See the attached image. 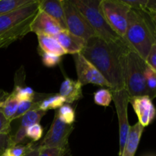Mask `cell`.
<instances>
[{
    "mask_svg": "<svg viewBox=\"0 0 156 156\" xmlns=\"http://www.w3.org/2000/svg\"><path fill=\"white\" fill-rule=\"evenodd\" d=\"M53 37L60 44L66 54L69 53L74 55L80 53L86 45V41L75 36L68 30H62Z\"/></svg>",
    "mask_w": 156,
    "mask_h": 156,
    "instance_id": "obj_13",
    "label": "cell"
},
{
    "mask_svg": "<svg viewBox=\"0 0 156 156\" xmlns=\"http://www.w3.org/2000/svg\"><path fill=\"white\" fill-rule=\"evenodd\" d=\"M149 24H150V28L152 32V34H153L154 39H155V41L156 43V24L152 21V20L151 19L150 16H149Z\"/></svg>",
    "mask_w": 156,
    "mask_h": 156,
    "instance_id": "obj_38",
    "label": "cell"
},
{
    "mask_svg": "<svg viewBox=\"0 0 156 156\" xmlns=\"http://www.w3.org/2000/svg\"><path fill=\"white\" fill-rule=\"evenodd\" d=\"M37 144L33 143H27V145H16L14 146H9L4 151L1 156H24L33 149L36 147Z\"/></svg>",
    "mask_w": 156,
    "mask_h": 156,
    "instance_id": "obj_24",
    "label": "cell"
},
{
    "mask_svg": "<svg viewBox=\"0 0 156 156\" xmlns=\"http://www.w3.org/2000/svg\"><path fill=\"white\" fill-rule=\"evenodd\" d=\"M2 101H1V100H0V106H1V104H2Z\"/></svg>",
    "mask_w": 156,
    "mask_h": 156,
    "instance_id": "obj_40",
    "label": "cell"
},
{
    "mask_svg": "<svg viewBox=\"0 0 156 156\" xmlns=\"http://www.w3.org/2000/svg\"><path fill=\"white\" fill-rule=\"evenodd\" d=\"M134 111L139 119V123L144 127L149 126L156 117V108L149 96H140L129 98Z\"/></svg>",
    "mask_w": 156,
    "mask_h": 156,
    "instance_id": "obj_11",
    "label": "cell"
},
{
    "mask_svg": "<svg viewBox=\"0 0 156 156\" xmlns=\"http://www.w3.org/2000/svg\"><path fill=\"white\" fill-rule=\"evenodd\" d=\"M146 156H154V155H146Z\"/></svg>",
    "mask_w": 156,
    "mask_h": 156,
    "instance_id": "obj_41",
    "label": "cell"
},
{
    "mask_svg": "<svg viewBox=\"0 0 156 156\" xmlns=\"http://www.w3.org/2000/svg\"><path fill=\"white\" fill-rule=\"evenodd\" d=\"M146 62L149 66L156 72V43L152 45L149 55L146 59Z\"/></svg>",
    "mask_w": 156,
    "mask_h": 156,
    "instance_id": "obj_34",
    "label": "cell"
},
{
    "mask_svg": "<svg viewBox=\"0 0 156 156\" xmlns=\"http://www.w3.org/2000/svg\"><path fill=\"white\" fill-rule=\"evenodd\" d=\"M39 48L41 52L51 53L58 56H62L66 54L60 44L57 42L53 37L47 35H37Z\"/></svg>",
    "mask_w": 156,
    "mask_h": 156,
    "instance_id": "obj_17",
    "label": "cell"
},
{
    "mask_svg": "<svg viewBox=\"0 0 156 156\" xmlns=\"http://www.w3.org/2000/svg\"><path fill=\"white\" fill-rule=\"evenodd\" d=\"M144 128L139 122L130 126L121 156H135Z\"/></svg>",
    "mask_w": 156,
    "mask_h": 156,
    "instance_id": "obj_16",
    "label": "cell"
},
{
    "mask_svg": "<svg viewBox=\"0 0 156 156\" xmlns=\"http://www.w3.org/2000/svg\"><path fill=\"white\" fill-rule=\"evenodd\" d=\"M94 30L96 36L108 44H127L108 24L100 10L101 0H71Z\"/></svg>",
    "mask_w": 156,
    "mask_h": 156,
    "instance_id": "obj_3",
    "label": "cell"
},
{
    "mask_svg": "<svg viewBox=\"0 0 156 156\" xmlns=\"http://www.w3.org/2000/svg\"><path fill=\"white\" fill-rule=\"evenodd\" d=\"M55 114L63 123L69 125H73L76 119V113L74 108L69 105H64L55 111Z\"/></svg>",
    "mask_w": 156,
    "mask_h": 156,
    "instance_id": "obj_25",
    "label": "cell"
},
{
    "mask_svg": "<svg viewBox=\"0 0 156 156\" xmlns=\"http://www.w3.org/2000/svg\"><path fill=\"white\" fill-rule=\"evenodd\" d=\"M124 41L131 50L146 60L152 45L155 43L149 24V15L146 10L130 9Z\"/></svg>",
    "mask_w": 156,
    "mask_h": 156,
    "instance_id": "obj_2",
    "label": "cell"
},
{
    "mask_svg": "<svg viewBox=\"0 0 156 156\" xmlns=\"http://www.w3.org/2000/svg\"><path fill=\"white\" fill-rule=\"evenodd\" d=\"M14 97L18 100V101H36V93L30 87H24L21 85H15L13 91L12 92Z\"/></svg>",
    "mask_w": 156,
    "mask_h": 156,
    "instance_id": "obj_23",
    "label": "cell"
},
{
    "mask_svg": "<svg viewBox=\"0 0 156 156\" xmlns=\"http://www.w3.org/2000/svg\"><path fill=\"white\" fill-rule=\"evenodd\" d=\"M34 0H0V16L30 4Z\"/></svg>",
    "mask_w": 156,
    "mask_h": 156,
    "instance_id": "obj_22",
    "label": "cell"
},
{
    "mask_svg": "<svg viewBox=\"0 0 156 156\" xmlns=\"http://www.w3.org/2000/svg\"><path fill=\"white\" fill-rule=\"evenodd\" d=\"M26 128L21 127L19 126L18 129L15 134L13 136L11 135L10 136V146H16V145L21 144V143L25 141L26 138H27V135H26Z\"/></svg>",
    "mask_w": 156,
    "mask_h": 156,
    "instance_id": "obj_31",
    "label": "cell"
},
{
    "mask_svg": "<svg viewBox=\"0 0 156 156\" xmlns=\"http://www.w3.org/2000/svg\"><path fill=\"white\" fill-rule=\"evenodd\" d=\"M148 13H149V16H150L151 19L152 20V21H153V22L156 24V13H152V12H148Z\"/></svg>",
    "mask_w": 156,
    "mask_h": 156,
    "instance_id": "obj_39",
    "label": "cell"
},
{
    "mask_svg": "<svg viewBox=\"0 0 156 156\" xmlns=\"http://www.w3.org/2000/svg\"><path fill=\"white\" fill-rule=\"evenodd\" d=\"M73 56L76 65L78 81L82 86L93 84L101 87H108L110 89L111 86L106 79L91 62L82 56V53H76Z\"/></svg>",
    "mask_w": 156,
    "mask_h": 156,
    "instance_id": "obj_10",
    "label": "cell"
},
{
    "mask_svg": "<svg viewBox=\"0 0 156 156\" xmlns=\"http://www.w3.org/2000/svg\"><path fill=\"white\" fill-rule=\"evenodd\" d=\"M18 105V100L11 93L7 97L5 98V100L2 101L1 106H0V111L4 114L6 118L12 121L14 116L16 114Z\"/></svg>",
    "mask_w": 156,
    "mask_h": 156,
    "instance_id": "obj_19",
    "label": "cell"
},
{
    "mask_svg": "<svg viewBox=\"0 0 156 156\" xmlns=\"http://www.w3.org/2000/svg\"><path fill=\"white\" fill-rule=\"evenodd\" d=\"M33 109H39V101H22L18 102L16 114L14 116L12 120L22 117L24 114Z\"/></svg>",
    "mask_w": 156,
    "mask_h": 156,
    "instance_id": "obj_27",
    "label": "cell"
},
{
    "mask_svg": "<svg viewBox=\"0 0 156 156\" xmlns=\"http://www.w3.org/2000/svg\"><path fill=\"white\" fill-rule=\"evenodd\" d=\"M39 10L55 20L62 30H67L62 0H42L39 1Z\"/></svg>",
    "mask_w": 156,
    "mask_h": 156,
    "instance_id": "obj_14",
    "label": "cell"
},
{
    "mask_svg": "<svg viewBox=\"0 0 156 156\" xmlns=\"http://www.w3.org/2000/svg\"><path fill=\"white\" fill-rule=\"evenodd\" d=\"M40 149H41V148H40L39 145L37 144L36 147H35L34 149H32L30 152H28L27 155H25L24 156H39Z\"/></svg>",
    "mask_w": 156,
    "mask_h": 156,
    "instance_id": "obj_37",
    "label": "cell"
},
{
    "mask_svg": "<svg viewBox=\"0 0 156 156\" xmlns=\"http://www.w3.org/2000/svg\"><path fill=\"white\" fill-rule=\"evenodd\" d=\"M41 59H42L43 64L45 66L50 67V68L58 65L61 61L60 56H58L54 54H51V53L41 52Z\"/></svg>",
    "mask_w": 156,
    "mask_h": 156,
    "instance_id": "obj_30",
    "label": "cell"
},
{
    "mask_svg": "<svg viewBox=\"0 0 156 156\" xmlns=\"http://www.w3.org/2000/svg\"><path fill=\"white\" fill-rule=\"evenodd\" d=\"M30 29V32L35 33L37 35L50 37H55L59 32L64 30L53 18L40 10L32 21Z\"/></svg>",
    "mask_w": 156,
    "mask_h": 156,
    "instance_id": "obj_12",
    "label": "cell"
},
{
    "mask_svg": "<svg viewBox=\"0 0 156 156\" xmlns=\"http://www.w3.org/2000/svg\"><path fill=\"white\" fill-rule=\"evenodd\" d=\"M11 135H5L0 133V156L2 155L4 151L10 146Z\"/></svg>",
    "mask_w": 156,
    "mask_h": 156,
    "instance_id": "obj_35",
    "label": "cell"
},
{
    "mask_svg": "<svg viewBox=\"0 0 156 156\" xmlns=\"http://www.w3.org/2000/svg\"><path fill=\"white\" fill-rule=\"evenodd\" d=\"M27 138L30 139L33 142H37L41 139L43 136V127L37 123L33 125L26 129Z\"/></svg>",
    "mask_w": 156,
    "mask_h": 156,
    "instance_id": "obj_29",
    "label": "cell"
},
{
    "mask_svg": "<svg viewBox=\"0 0 156 156\" xmlns=\"http://www.w3.org/2000/svg\"><path fill=\"white\" fill-rule=\"evenodd\" d=\"M73 130V125L63 123L55 114L50 129L47 134L39 143L41 148H66L68 147V140Z\"/></svg>",
    "mask_w": 156,
    "mask_h": 156,
    "instance_id": "obj_8",
    "label": "cell"
},
{
    "mask_svg": "<svg viewBox=\"0 0 156 156\" xmlns=\"http://www.w3.org/2000/svg\"><path fill=\"white\" fill-rule=\"evenodd\" d=\"M11 120L6 118L4 114L0 111V133L10 135Z\"/></svg>",
    "mask_w": 156,
    "mask_h": 156,
    "instance_id": "obj_33",
    "label": "cell"
},
{
    "mask_svg": "<svg viewBox=\"0 0 156 156\" xmlns=\"http://www.w3.org/2000/svg\"><path fill=\"white\" fill-rule=\"evenodd\" d=\"M59 94L66 103L72 104L82 98V86L78 80L66 78L61 84Z\"/></svg>",
    "mask_w": 156,
    "mask_h": 156,
    "instance_id": "obj_15",
    "label": "cell"
},
{
    "mask_svg": "<svg viewBox=\"0 0 156 156\" xmlns=\"http://www.w3.org/2000/svg\"><path fill=\"white\" fill-rule=\"evenodd\" d=\"M65 103V99L59 94H47L45 98L39 101V109L47 112L49 110L59 109Z\"/></svg>",
    "mask_w": 156,
    "mask_h": 156,
    "instance_id": "obj_18",
    "label": "cell"
},
{
    "mask_svg": "<svg viewBox=\"0 0 156 156\" xmlns=\"http://www.w3.org/2000/svg\"><path fill=\"white\" fill-rule=\"evenodd\" d=\"M129 49L127 44H108L94 36L87 41L81 53L104 76L113 92L125 88L123 58Z\"/></svg>",
    "mask_w": 156,
    "mask_h": 156,
    "instance_id": "obj_1",
    "label": "cell"
},
{
    "mask_svg": "<svg viewBox=\"0 0 156 156\" xmlns=\"http://www.w3.org/2000/svg\"><path fill=\"white\" fill-rule=\"evenodd\" d=\"M112 97L117 111L119 123V136H120V152L121 156L123 152L125 143L129 130V121L127 116V108L129 103V96L125 88L120 91H113Z\"/></svg>",
    "mask_w": 156,
    "mask_h": 156,
    "instance_id": "obj_9",
    "label": "cell"
},
{
    "mask_svg": "<svg viewBox=\"0 0 156 156\" xmlns=\"http://www.w3.org/2000/svg\"><path fill=\"white\" fill-rule=\"evenodd\" d=\"M112 100V93L110 89L101 88L94 93V101L99 106L108 107Z\"/></svg>",
    "mask_w": 156,
    "mask_h": 156,
    "instance_id": "obj_26",
    "label": "cell"
},
{
    "mask_svg": "<svg viewBox=\"0 0 156 156\" xmlns=\"http://www.w3.org/2000/svg\"><path fill=\"white\" fill-rule=\"evenodd\" d=\"M38 11L39 1L34 0L30 4L0 16V35L16 30L33 20Z\"/></svg>",
    "mask_w": 156,
    "mask_h": 156,
    "instance_id": "obj_7",
    "label": "cell"
},
{
    "mask_svg": "<svg viewBox=\"0 0 156 156\" xmlns=\"http://www.w3.org/2000/svg\"><path fill=\"white\" fill-rule=\"evenodd\" d=\"M39 156H70V153L69 147L41 148Z\"/></svg>",
    "mask_w": 156,
    "mask_h": 156,
    "instance_id": "obj_28",
    "label": "cell"
},
{
    "mask_svg": "<svg viewBox=\"0 0 156 156\" xmlns=\"http://www.w3.org/2000/svg\"><path fill=\"white\" fill-rule=\"evenodd\" d=\"M99 7L110 27L119 36L124 37L130 8L122 0H101Z\"/></svg>",
    "mask_w": 156,
    "mask_h": 156,
    "instance_id": "obj_5",
    "label": "cell"
},
{
    "mask_svg": "<svg viewBox=\"0 0 156 156\" xmlns=\"http://www.w3.org/2000/svg\"><path fill=\"white\" fill-rule=\"evenodd\" d=\"M146 66V60L131 49H129L123 55V70L125 89L129 98L147 95L144 75Z\"/></svg>",
    "mask_w": 156,
    "mask_h": 156,
    "instance_id": "obj_4",
    "label": "cell"
},
{
    "mask_svg": "<svg viewBox=\"0 0 156 156\" xmlns=\"http://www.w3.org/2000/svg\"><path fill=\"white\" fill-rule=\"evenodd\" d=\"M131 9L134 10H146L148 0H122Z\"/></svg>",
    "mask_w": 156,
    "mask_h": 156,
    "instance_id": "obj_32",
    "label": "cell"
},
{
    "mask_svg": "<svg viewBox=\"0 0 156 156\" xmlns=\"http://www.w3.org/2000/svg\"><path fill=\"white\" fill-rule=\"evenodd\" d=\"M146 11L152 13H156V0H148Z\"/></svg>",
    "mask_w": 156,
    "mask_h": 156,
    "instance_id": "obj_36",
    "label": "cell"
},
{
    "mask_svg": "<svg viewBox=\"0 0 156 156\" xmlns=\"http://www.w3.org/2000/svg\"><path fill=\"white\" fill-rule=\"evenodd\" d=\"M66 28L69 33L88 41L96 36L94 30L71 0H62Z\"/></svg>",
    "mask_w": 156,
    "mask_h": 156,
    "instance_id": "obj_6",
    "label": "cell"
},
{
    "mask_svg": "<svg viewBox=\"0 0 156 156\" xmlns=\"http://www.w3.org/2000/svg\"><path fill=\"white\" fill-rule=\"evenodd\" d=\"M118 156H120V155H118Z\"/></svg>",
    "mask_w": 156,
    "mask_h": 156,
    "instance_id": "obj_42",
    "label": "cell"
},
{
    "mask_svg": "<svg viewBox=\"0 0 156 156\" xmlns=\"http://www.w3.org/2000/svg\"><path fill=\"white\" fill-rule=\"evenodd\" d=\"M144 75L147 96L153 100L156 98V72L147 65L145 69Z\"/></svg>",
    "mask_w": 156,
    "mask_h": 156,
    "instance_id": "obj_21",
    "label": "cell"
},
{
    "mask_svg": "<svg viewBox=\"0 0 156 156\" xmlns=\"http://www.w3.org/2000/svg\"><path fill=\"white\" fill-rule=\"evenodd\" d=\"M45 114L46 111H41V110H30L21 117L20 126L27 129L33 125L37 124Z\"/></svg>",
    "mask_w": 156,
    "mask_h": 156,
    "instance_id": "obj_20",
    "label": "cell"
}]
</instances>
